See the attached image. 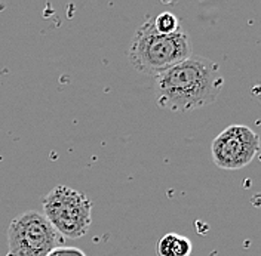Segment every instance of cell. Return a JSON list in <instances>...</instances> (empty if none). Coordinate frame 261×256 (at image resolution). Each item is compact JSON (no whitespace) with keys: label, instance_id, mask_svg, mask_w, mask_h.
<instances>
[{"label":"cell","instance_id":"cell-4","mask_svg":"<svg viewBox=\"0 0 261 256\" xmlns=\"http://www.w3.org/2000/svg\"><path fill=\"white\" fill-rule=\"evenodd\" d=\"M63 243L64 237L42 213L29 210L9 224L6 256H48Z\"/></svg>","mask_w":261,"mask_h":256},{"label":"cell","instance_id":"cell-1","mask_svg":"<svg viewBox=\"0 0 261 256\" xmlns=\"http://www.w3.org/2000/svg\"><path fill=\"white\" fill-rule=\"evenodd\" d=\"M218 65L202 55H192L156 77L158 105L163 110L187 112L217 101L223 88Z\"/></svg>","mask_w":261,"mask_h":256},{"label":"cell","instance_id":"cell-6","mask_svg":"<svg viewBox=\"0 0 261 256\" xmlns=\"http://www.w3.org/2000/svg\"><path fill=\"white\" fill-rule=\"evenodd\" d=\"M193 252V244L186 236L169 233L165 234L158 243L159 256H190Z\"/></svg>","mask_w":261,"mask_h":256},{"label":"cell","instance_id":"cell-2","mask_svg":"<svg viewBox=\"0 0 261 256\" xmlns=\"http://www.w3.org/2000/svg\"><path fill=\"white\" fill-rule=\"evenodd\" d=\"M192 55V40L184 29L168 36L159 34L154 32L151 19L140 25L128 49L129 64L137 71L153 77Z\"/></svg>","mask_w":261,"mask_h":256},{"label":"cell","instance_id":"cell-7","mask_svg":"<svg viewBox=\"0 0 261 256\" xmlns=\"http://www.w3.org/2000/svg\"><path fill=\"white\" fill-rule=\"evenodd\" d=\"M150 19H151V25H153L154 32L159 33V34L168 36V34H174V33H177L182 29L179 24L178 16L172 12H168V11L161 12L159 15L153 16Z\"/></svg>","mask_w":261,"mask_h":256},{"label":"cell","instance_id":"cell-5","mask_svg":"<svg viewBox=\"0 0 261 256\" xmlns=\"http://www.w3.org/2000/svg\"><path fill=\"white\" fill-rule=\"evenodd\" d=\"M260 151V136L244 125H231L211 145L212 160L224 170H238L248 166Z\"/></svg>","mask_w":261,"mask_h":256},{"label":"cell","instance_id":"cell-3","mask_svg":"<svg viewBox=\"0 0 261 256\" xmlns=\"http://www.w3.org/2000/svg\"><path fill=\"white\" fill-rule=\"evenodd\" d=\"M43 216L64 239H81L92 224V202L83 192L57 185L45 195Z\"/></svg>","mask_w":261,"mask_h":256},{"label":"cell","instance_id":"cell-8","mask_svg":"<svg viewBox=\"0 0 261 256\" xmlns=\"http://www.w3.org/2000/svg\"><path fill=\"white\" fill-rule=\"evenodd\" d=\"M48 256H86L81 249L77 247H64V246H60L57 249H54Z\"/></svg>","mask_w":261,"mask_h":256}]
</instances>
